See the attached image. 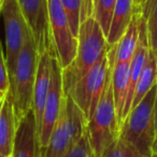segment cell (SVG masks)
I'll return each instance as SVG.
<instances>
[{
	"instance_id": "5bb4252c",
	"label": "cell",
	"mask_w": 157,
	"mask_h": 157,
	"mask_svg": "<svg viewBox=\"0 0 157 157\" xmlns=\"http://www.w3.org/2000/svg\"><path fill=\"white\" fill-rule=\"evenodd\" d=\"M112 90H113L114 105L120 128L123 125V113L128 94L129 83V63H116L112 69Z\"/></svg>"
},
{
	"instance_id": "ac0fdd59",
	"label": "cell",
	"mask_w": 157,
	"mask_h": 157,
	"mask_svg": "<svg viewBox=\"0 0 157 157\" xmlns=\"http://www.w3.org/2000/svg\"><path fill=\"white\" fill-rule=\"evenodd\" d=\"M139 40V12L136 11L128 28L116 44V63H130Z\"/></svg>"
},
{
	"instance_id": "83f0119b",
	"label": "cell",
	"mask_w": 157,
	"mask_h": 157,
	"mask_svg": "<svg viewBox=\"0 0 157 157\" xmlns=\"http://www.w3.org/2000/svg\"><path fill=\"white\" fill-rule=\"evenodd\" d=\"M0 157H7V156H5L3 154H1V153H0Z\"/></svg>"
},
{
	"instance_id": "3957f363",
	"label": "cell",
	"mask_w": 157,
	"mask_h": 157,
	"mask_svg": "<svg viewBox=\"0 0 157 157\" xmlns=\"http://www.w3.org/2000/svg\"><path fill=\"white\" fill-rule=\"evenodd\" d=\"M111 75L112 72L98 105L86 124V133L94 157H102L103 153L120 138L121 133L114 105Z\"/></svg>"
},
{
	"instance_id": "cb8c5ba5",
	"label": "cell",
	"mask_w": 157,
	"mask_h": 157,
	"mask_svg": "<svg viewBox=\"0 0 157 157\" xmlns=\"http://www.w3.org/2000/svg\"><path fill=\"white\" fill-rule=\"evenodd\" d=\"M154 126H155V141L153 146V157H157V92H156V99H155L154 105Z\"/></svg>"
},
{
	"instance_id": "44dd1931",
	"label": "cell",
	"mask_w": 157,
	"mask_h": 157,
	"mask_svg": "<svg viewBox=\"0 0 157 157\" xmlns=\"http://www.w3.org/2000/svg\"><path fill=\"white\" fill-rule=\"evenodd\" d=\"M102 157H144L126 141L118 138L103 153Z\"/></svg>"
},
{
	"instance_id": "9a60e30c",
	"label": "cell",
	"mask_w": 157,
	"mask_h": 157,
	"mask_svg": "<svg viewBox=\"0 0 157 157\" xmlns=\"http://www.w3.org/2000/svg\"><path fill=\"white\" fill-rule=\"evenodd\" d=\"M135 13L136 10L133 0H117L116 1L110 31L107 37L108 44L110 46L118 43L126 29L128 28Z\"/></svg>"
},
{
	"instance_id": "d6986e66",
	"label": "cell",
	"mask_w": 157,
	"mask_h": 157,
	"mask_svg": "<svg viewBox=\"0 0 157 157\" xmlns=\"http://www.w3.org/2000/svg\"><path fill=\"white\" fill-rule=\"evenodd\" d=\"M141 14L146 23L150 48L157 56V0H147Z\"/></svg>"
},
{
	"instance_id": "4316f807",
	"label": "cell",
	"mask_w": 157,
	"mask_h": 157,
	"mask_svg": "<svg viewBox=\"0 0 157 157\" xmlns=\"http://www.w3.org/2000/svg\"><path fill=\"white\" fill-rule=\"evenodd\" d=\"M2 5H3V0H0V16H1V11H2Z\"/></svg>"
},
{
	"instance_id": "4fadbf2b",
	"label": "cell",
	"mask_w": 157,
	"mask_h": 157,
	"mask_svg": "<svg viewBox=\"0 0 157 157\" xmlns=\"http://www.w3.org/2000/svg\"><path fill=\"white\" fill-rule=\"evenodd\" d=\"M16 130L17 121L9 90L0 105V153L7 157H11L13 153Z\"/></svg>"
},
{
	"instance_id": "30bf717a",
	"label": "cell",
	"mask_w": 157,
	"mask_h": 157,
	"mask_svg": "<svg viewBox=\"0 0 157 157\" xmlns=\"http://www.w3.org/2000/svg\"><path fill=\"white\" fill-rule=\"evenodd\" d=\"M63 68H61L57 57H52V78L51 87L46 98L44 107L43 117H42V127L39 141L41 148H46L52 136L53 129L57 122V118L63 107Z\"/></svg>"
},
{
	"instance_id": "e0dca14e",
	"label": "cell",
	"mask_w": 157,
	"mask_h": 157,
	"mask_svg": "<svg viewBox=\"0 0 157 157\" xmlns=\"http://www.w3.org/2000/svg\"><path fill=\"white\" fill-rule=\"evenodd\" d=\"M60 2L69 20L72 33L78 38L81 23L93 16L94 0H60Z\"/></svg>"
},
{
	"instance_id": "9c48e42d",
	"label": "cell",
	"mask_w": 157,
	"mask_h": 157,
	"mask_svg": "<svg viewBox=\"0 0 157 157\" xmlns=\"http://www.w3.org/2000/svg\"><path fill=\"white\" fill-rule=\"evenodd\" d=\"M48 16L57 58L63 69L68 67L75 57L78 38L72 33L69 20L60 0H48Z\"/></svg>"
},
{
	"instance_id": "7c38bea8",
	"label": "cell",
	"mask_w": 157,
	"mask_h": 157,
	"mask_svg": "<svg viewBox=\"0 0 157 157\" xmlns=\"http://www.w3.org/2000/svg\"><path fill=\"white\" fill-rule=\"evenodd\" d=\"M41 148L38 136L37 124L33 109L20 121L11 157H41Z\"/></svg>"
},
{
	"instance_id": "603a6c76",
	"label": "cell",
	"mask_w": 157,
	"mask_h": 157,
	"mask_svg": "<svg viewBox=\"0 0 157 157\" xmlns=\"http://www.w3.org/2000/svg\"><path fill=\"white\" fill-rule=\"evenodd\" d=\"M10 90V78L7 67V59L3 53L2 43L0 41V93H7Z\"/></svg>"
},
{
	"instance_id": "ffe728a7",
	"label": "cell",
	"mask_w": 157,
	"mask_h": 157,
	"mask_svg": "<svg viewBox=\"0 0 157 157\" xmlns=\"http://www.w3.org/2000/svg\"><path fill=\"white\" fill-rule=\"evenodd\" d=\"M116 1L117 0H94L93 17L99 23L105 37L109 35Z\"/></svg>"
},
{
	"instance_id": "6da1fadb",
	"label": "cell",
	"mask_w": 157,
	"mask_h": 157,
	"mask_svg": "<svg viewBox=\"0 0 157 157\" xmlns=\"http://www.w3.org/2000/svg\"><path fill=\"white\" fill-rule=\"evenodd\" d=\"M110 45L99 23L88 17L81 23L78 35V48L73 61L63 69V94H68L74 84L107 54Z\"/></svg>"
},
{
	"instance_id": "ba28073f",
	"label": "cell",
	"mask_w": 157,
	"mask_h": 157,
	"mask_svg": "<svg viewBox=\"0 0 157 157\" xmlns=\"http://www.w3.org/2000/svg\"><path fill=\"white\" fill-rule=\"evenodd\" d=\"M17 3L30 30L38 56L51 53L53 57H57L48 16V0H17Z\"/></svg>"
},
{
	"instance_id": "7a4b0ae2",
	"label": "cell",
	"mask_w": 157,
	"mask_h": 157,
	"mask_svg": "<svg viewBox=\"0 0 157 157\" xmlns=\"http://www.w3.org/2000/svg\"><path fill=\"white\" fill-rule=\"evenodd\" d=\"M116 60V44L109 48L85 75L78 81L68 92L75 105L83 112L86 121H90L96 110L98 102L107 86L109 76Z\"/></svg>"
},
{
	"instance_id": "8992f818",
	"label": "cell",
	"mask_w": 157,
	"mask_h": 157,
	"mask_svg": "<svg viewBox=\"0 0 157 157\" xmlns=\"http://www.w3.org/2000/svg\"><path fill=\"white\" fill-rule=\"evenodd\" d=\"M86 124L87 121L81 109L69 95H65L48 145L43 150V157H66L85 133Z\"/></svg>"
},
{
	"instance_id": "484cf974",
	"label": "cell",
	"mask_w": 157,
	"mask_h": 157,
	"mask_svg": "<svg viewBox=\"0 0 157 157\" xmlns=\"http://www.w3.org/2000/svg\"><path fill=\"white\" fill-rule=\"evenodd\" d=\"M5 95H6V93L5 94H3V93H0V105L2 102V99H3V97H5Z\"/></svg>"
},
{
	"instance_id": "2e32d148",
	"label": "cell",
	"mask_w": 157,
	"mask_h": 157,
	"mask_svg": "<svg viewBox=\"0 0 157 157\" xmlns=\"http://www.w3.org/2000/svg\"><path fill=\"white\" fill-rule=\"evenodd\" d=\"M157 84V56L150 48L145 65L141 72L137 86H136L135 95H133L131 110L137 107L141 100L147 95V93ZM130 110V111H131Z\"/></svg>"
},
{
	"instance_id": "52a82bcc",
	"label": "cell",
	"mask_w": 157,
	"mask_h": 157,
	"mask_svg": "<svg viewBox=\"0 0 157 157\" xmlns=\"http://www.w3.org/2000/svg\"><path fill=\"white\" fill-rule=\"evenodd\" d=\"M1 16L5 25L6 48H7L6 59H7L9 78H11L15 70L18 55L23 46L26 44L29 38H31V33L21 11L17 0H3Z\"/></svg>"
},
{
	"instance_id": "8fae6325",
	"label": "cell",
	"mask_w": 157,
	"mask_h": 157,
	"mask_svg": "<svg viewBox=\"0 0 157 157\" xmlns=\"http://www.w3.org/2000/svg\"><path fill=\"white\" fill-rule=\"evenodd\" d=\"M52 54L44 53L38 56L37 74L33 87V111L35 114L36 124H37L38 136L40 137L42 127V117H43L44 107L46 98L51 87V78H52Z\"/></svg>"
},
{
	"instance_id": "7402d4cb",
	"label": "cell",
	"mask_w": 157,
	"mask_h": 157,
	"mask_svg": "<svg viewBox=\"0 0 157 157\" xmlns=\"http://www.w3.org/2000/svg\"><path fill=\"white\" fill-rule=\"evenodd\" d=\"M66 157H94L86 131L83 135V137L80 139V141L66 155Z\"/></svg>"
},
{
	"instance_id": "d4e9b609",
	"label": "cell",
	"mask_w": 157,
	"mask_h": 157,
	"mask_svg": "<svg viewBox=\"0 0 157 157\" xmlns=\"http://www.w3.org/2000/svg\"><path fill=\"white\" fill-rule=\"evenodd\" d=\"M147 0H133V5H135V10L138 12H141L142 9L145 6Z\"/></svg>"
},
{
	"instance_id": "5b68a950",
	"label": "cell",
	"mask_w": 157,
	"mask_h": 157,
	"mask_svg": "<svg viewBox=\"0 0 157 157\" xmlns=\"http://www.w3.org/2000/svg\"><path fill=\"white\" fill-rule=\"evenodd\" d=\"M37 66L38 53L31 37L23 46L18 55L15 70L10 78V93L17 125L33 108Z\"/></svg>"
},
{
	"instance_id": "277c9868",
	"label": "cell",
	"mask_w": 157,
	"mask_h": 157,
	"mask_svg": "<svg viewBox=\"0 0 157 157\" xmlns=\"http://www.w3.org/2000/svg\"><path fill=\"white\" fill-rule=\"evenodd\" d=\"M157 84L128 114L121 127L120 138L132 145L142 156L153 157L155 141L154 105Z\"/></svg>"
}]
</instances>
